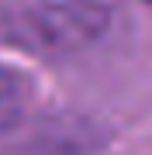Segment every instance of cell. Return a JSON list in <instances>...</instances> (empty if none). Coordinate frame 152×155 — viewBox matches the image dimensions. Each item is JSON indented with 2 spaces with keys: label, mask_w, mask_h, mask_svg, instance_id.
<instances>
[{
  "label": "cell",
  "mask_w": 152,
  "mask_h": 155,
  "mask_svg": "<svg viewBox=\"0 0 152 155\" xmlns=\"http://www.w3.org/2000/svg\"><path fill=\"white\" fill-rule=\"evenodd\" d=\"M111 0H0V31L38 59H69L104 38Z\"/></svg>",
  "instance_id": "1"
},
{
  "label": "cell",
  "mask_w": 152,
  "mask_h": 155,
  "mask_svg": "<svg viewBox=\"0 0 152 155\" xmlns=\"http://www.w3.org/2000/svg\"><path fill=\"white\" fill-rule=\"evenodd\" d=\"M28 100H31V83L17 69L0 62V131H7L11 124L21 121Z\"/></svg>",
  "instance_id": "2"
},
{
  "label": "cell",
  "mask_w": 152,
  "mask_h": 155,
  "mask_svg": "<svg viewBox=\"0 0 152 155\" xmlns=\"http://www.w3.org/2000/svg\"><path fill=\"white\" fill-rule=\"evenodd\" d=\"M4 155H86V148L79 134H49V138H35L17 148H7Z\"/></svg>",
  "instance_id": "3"
},
{
  "label": "cell",
  "mask_w": 152,
  "mask_h": 155,
  "mask_svg": "<svg viewBox=\"0 0 152 155\" xmlns=\"http://www.w3.org/2000/svg\"><path fill=\"white\" fill-rule=\"evenodd\" d=\"M149 4H152V0H149Z\"/></svg>",
  "instance_id": "4"
}]
</instances>
